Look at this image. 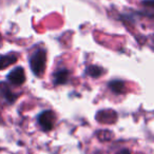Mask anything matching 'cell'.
Wrapping results in <instances>:
<instances>
[{
  "label": "cell",
  "instance_id": "cell-1",
  "mask_svg": "<svg viewBox=\"0 0 154 154\" xmlns=\"http://www.w3.org/2000/svg\"><path fill=\"white\" fill-rule=\"evenodd\" d=\"M47 62V52L43 49H39L33 53L30 57V68L33 74L37 77H41L45 72Z\"/></svg>",
  "mask_w": 154,
  "mask_h": 154
},
{
  "label": "cell",
  "instance_id": "cell-2",
  "mask_svg": "<svg viewBox=\"0 0 154 154\" xmlns=\"http://www.w3.org/2000/svg\"><path fill=\"white\" fill-rule=\"evenodd\" d=\"M55 122L56 115L52 110L42 111L37 117V122H38L39 127L45 132H49V131L53 130L54 126H55Z\"/></svg>",
  "mask_w": 154,
  "mask_h": 154
},
{
  "label": "cell",
  "instance_id": "cell-3",
  "mask_svg": "<svg viewBox=\"0 0 154 154\" xmlns=\"http://www.w3.org/2000/svg\"><path fill=\"white\" fill-rule=\"evenodd\" d=\"M8 82L12 84L13 86H22L26 82V73L22 66H17L13 69L7 76Z\"/></svg>",
  "mask_w": 154,
  "mask_h": 154
},
{
  "label": "cell",
  "instance_id": "cell-4",
  "mask_svg": "<svg viewBox=\"0 0 154 154\" xmlns=\"http://www.w3.org/2000/svg\"><path fill=\"white\" fill-rule=\"evenodd\" d=\"M52 79H53V84L55 86L68 84L69 79H70V71L66 69H58L57 71L54 72Z\"/></svg>",
  "mask_w": 154,
  "mask_h": 154
},
{
  "label": "cell",
  "instance_id": "cell-5",
  "mask_svg": "<svg viewBox=\"0 0 154 154\" xmlns=\"http://www.w3.org/2000/svg\"><path fill=\"white\" fill-rule=\"evenodd\" d=\"M96 119L101 124H114L117 120V114L113 110H103L96 114Z\"/></svg>",
  "mask_w": 154,
  "mask_h": 154
},
{
  "label": "cell",
  "instance_id": "cell-6",
  "mask_svg": "<svg viewBox=\"0 0 154 154\" xmlns=\"http://www.w3.org/2000/svg\"><path fill=\"white\" fill-rule=\"evenodd\" d=\"M0 93H1L3 98L9 103H15V100L18 98V95L13 93V91L11 90V87H10L9 82H0Z\"/></svg>",
  "mask_w": 154,
  "mask_h": 154
},
{
  "label": "cell",
  "instance_id": "cell-7",
  "mask_svg": "<svg viewBox=\"0 0 154 154\" xmlns=\"http://www.w3.org/2000/svg\"><path fill=\"white\" fill-rule=\"evenodd\" d=\"M18 60V55L16 53H8L5 55L0 54V70H5L11 64H14Z\"/></svg>",
  "mask_w": 154,
  "mask_h": 154
},
{
  "label": "cell",
  "instance_id": "cell-8",
  "mask_svg": "<svg viewBox=\"0 0 154 154\" xmlns=\"http://www.w3.org/2000/svg\"><path fill=\"white\" fill-rule=\"evenodd\" d=\"M108 87H109L110 90L113 93H115V94H122V93H124L125 90H126V85L120 79L111 80V82L108 84Z\"/></svg>",
  "mask_w": 154,
  "mask_h": 154
},
{
  "label": "cell",
  "instance_id": "cell-9",
  "mask_svg": "<svg viewBox=\"0 0 154 154\" xmlns=\"http://www.w3.org/2000/svg\"><path fill=\"white\" fill-rule=\"evenodd\" d=\"M103 73H105V70L96 64H91L86 68V74L92 78H99Z\"/></svg>",
  "mask_w": 154,
  "mask_h": 154
},
{
  "label": "cell",
  "instance_id": "cell-10",
  "mask_svg": "<svg viewBox=\"0 0 154 154\" xmlns=\"http://www.w3.org/2000/svg\"><path fill=\"white\" fill-rule=\"evenodd\" d=\"M141 5L146 8V9H149V10H153L154 8V0H143Z\"/></svg>",
  "mask_w": 154,
  "mask_h": 154
},
{
  "label": "cell",
  "instance_id": "cell-11",
  "mask_svg": "<svg viewBox=\"0 0 154 154\" xmlns=\"http://www.w3.org/2000/svg\"><path fill=\"white\" fill-rule=\"evenodd\" d=\"M119 154H131V153H130V151H129L128 149H124V150H122V151L119 152Z\"/></svg>",
  "mask_w": 154,
  "mask_h": 154
},
{
  "label": "cell",
  "instance_id": "cell-12",
  "mask_svg": "<svg viewBox=\"0 0 154 154\" xmlns=\"http://www.w3.org/2000/svg\"><path fill=\"white\" fill-rule=\"evenodd\" d=\"M0 41H1V35H0Z\"/></svg>",
  "mask_w": 154,
  "mask_h": 154
}]
</instances>
